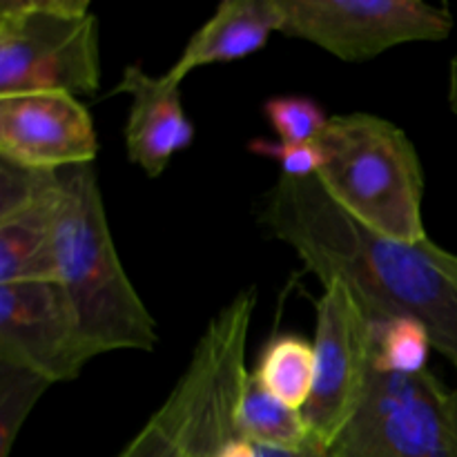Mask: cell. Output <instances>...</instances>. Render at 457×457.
Returning <instances> with one entry per match:
<instances>
[{"mask_svg":"<svg viewBox=\"0 0 457 457\" xmlns=\"http://www.w3.org/2000/svg\"><path fill=\"white\" fill-rule=\"evenodd\" d=\"M281 29L277 0H223L204 27L192 34L186 49L165 74L183 83L190 71L212 62L241 61L266 47Z\"/></svg>","mask_w":457,"mask_h":457,"instance_id":"obj_12","label":"cell"},{"mask_svg":"<svg viewBox=\"0 0 457 457\" xmlns=\"http://www.w3.org/2000/svg\"><path fill=\"white\" fill-rule=\"evenodd\" d=\"M98 154L92 114L65 92L0 96V159L45 172L92 165Z\"/></svg>","mask_w":457,"mask_h":457,"instance_id":"obj_10","label":"cell"},{"mask_svg":"<svg viewBox=\"0 0 457 457\" xmlns=\"http://www.w3.org/2000/svg\"><path fill=\"white\" fill-rule=\"evenodd\" d=\"M94 357L61 281L0 286V360L54 384L76 379Z\"/></svg>","mask_w":457,"mask_h":457,"instance_id":"obj_9","label":"cell"},{"mask_svg":"<svg viewBox=\"0 0 457 457\" xmlns=\"http://www.w3.org/2000/svg\"><path fill=\"white\" fill-rule=\"evenodd\" d=\"M262 223L288 244L321 284L346 286L370 324L413 317L457 369V277L431 239L402 244L361 226L317 177H281L266 195Z\"/></svg>","mask_w":457,"mask_h":457,"instance_id":"obj_1","label":"cell"},{"mask_svg":"<svg viewBox=\"0 0 457 457\" xmlns=\"http://www.w3.org/2000/svg\"><path fill=\"white\" fill-rule=\"evenodd\" d=\"M315 384L302 409L311 440L320 449L353 418L373 373V324L355 295L339 281L324 286L317 302Z\"/></svg>","mask_w":457,"mask_h":457,"instance_id":"obj_8","label":"cell"},{"mask_svg":"<svg viewBox=\"0 0 457 457\" xmlns=\"http://www.w3.org/2000/svg\"><path fill=\"white\" fill-rule=\"evenodd\" d=\"M449 103L451 110L457 114V56L451 62V74H449Z\"/></svg>","mask_w":457,"mask_h":457,"instance_id":"obj_23","label":"cell"},{"mask_svg":"<svg viewBox=\"0 0 457 457\" xmlns=\"http://www.w3.org/2000/svg\"><path fill=\"white\" fill-rule=\"evenodd\" d=\"M248 150L253 154L266 156L277 161L281 168V177L308 179L317 177L324 163L320 143H286L272 138H253L248 141Z\"/></svg>","mask_w":457,"mask_h":457,"instance_id":"obj_20","label":"cell"},{"mask_svg":"<svg viewBox=\"0 0 457 457\" xmlns=\"http://www.w3.org/2000/svg\"><path fill=\"white\" fill-rule=\"evenodd\" d=\"M47 386H52V382L40 375L0 360V457L12 453L27 415Z\"/></svg>","mask_w":457,"mask_h":457,"instance_id":"obj_17","label":"cell"},{"mask_svg":"<svg viewBox=\"0 0 457 457\" xmlns=\"http://www.w3.org/2000/svg\"><path fill=\"white\" fill-rule=\"evenodd\" d=\"M324 457H457V388L433 373L375 369L364 397Z\"/></svg>","mask_w":457,"mask_h":457,"instance_id":"obj_6","label":"cell"},{"mask_svg":"<svg viewBox=\"0 0 457 457\" xmlns=\"http://www.w3.org/2000/svg\"><path fill=\"white\" fill-rule=\"evenodd\" d=\"M101 85L98 18L87 0H4L0 4V96Z\"/></svg>","mask_w":457,"mask_h":457,"instance_id":"obj_5","label":"cell"},{"mask_svg":"<svg viewBox=\"0 0 457 457\" xmlns=\"http://www.w3.org/2000/svg\"><path fill=\"white\" fill-rule=\"evenodd\" d=\"M259 457H324V449L317 445H308L299 451L275 449V446H257Z\"/></svg>","mask_w":457,"mask_h":457,"instance_id":"obj_21","label":"cell"},{"mask_svg":"<svg viewBox=\"0 0 457 457\" xmlns=\"http://www.w3.org/2000/svg\"><path fill=\"white\" fill-rule=\"evenodd\" d=\"M440 259H442V263H445L446 270H449L453 277H457V254L449 253V250H445V248H440Z\"/></svg>","mask_w":457,"mask_h":457,"instance_id":"obj_24","label":"cell"},{"mask_svg":"<svg viewBox=\"0 0 457 457\" xmlns=\"http://www.w3.org/2000/svg\"><path fill=\"white\" fill-rule=\"evenodd\" d=\"M254 306L257 290L245 288L208 321L170 395L116 457H217L239 436Z\"/></svg>","mask_w":457,"mask_h":457,"instance_id":"obj_3","label":"cell"},{"mask_svg":"<svg viewBox=\"0 0 457 457\" xmlns=\"http://www.w3.org/2000/svg\"><path fill=\"white\" fill-rule=\"evenodd\" d=\"M112 94L129 96L125 120L128 161L150 179L161 177L174 154L195 141V125L183 110L181 83L168 74L152 76L143 67L128 65Z\"/></svg>","mask_w":457,"mask_h":457,"instance_id":"obj_11","label":"cell"},{"mask_svg":"<svg viewBox=\"0 0 457 457\" xmlns=\"http://www.w3.org/2000/svg\"><path fill=\"white\" fill-rule=\"evenodd\" d=\"M61 186V172H58ZM58 186L34 208L0 221V286L58 281L54 210Z\"/></svg>","mask_w":457,"mask_h":457,"instance_id":"obj_13","label":"cell"},{"mask_svg":"<svg viewBox=\"0 0 457 457\" xmlns=\"http://www.w3.org/2000/svg\"><path fill=\"white\" fill-rule=\"evenodd\" d=\"M58 186V172L22 168L0 159V221L34 208L52 196Z\"/></svg>","mask_w":457,"mask_h":457,"instance_id":"obj_19","label":"cell"},{"mask_svg":"<svg viewBox=\"0 0 457 457\" xmlns=\"http://www.w3.org/2000/svg\"><path fill=\"white\" fill-rule=\"evenodd\" d=\"M373 346L375 369L393 375H420L427 370L433 339L422 321L395 317L373 324Z\"/></svg>","mask_w":457,"mask_h":457,"instance_id":"obj_16","label":"cell"},{"mask_svg":"<svg viewBox=\"0 0 457 457\" xmlns=\"http://www.w3.org/2000/svg\"><path fill=\"white\" fill-rule=\"evenodd\" d=\"M217 457H259V451L257 445H253V442L245 440V437L237 436L219 451Z\"/></svg>","mask_w":457,"mask_h":457,"instance_id":"obj_22","label":"cell"},{"mask_svg":"<svg viewBox=\"0 0 457 457\" xmlns=\"http://www.w3.org/2000/svg\"><path fill=\"white\" fill-rule=\"evenodd\" d=\"M263 116L279 141L286 143H317L330 123L324 107L311 96L268 98L263 103Z\"/></svg>","mask_w":457,"mask_h":457,"instance_id":"obj_18","label":"cell"},{"mask_svg":"<svg viewBox=\"0 0 457 457\" xmlns=\"http://www.w3.org/2000/svg\"><path fill=\"white\" fill-rule=\"evenodd\" d=\"M253 373L277 400L302 411L315 384V348L297 335L272 337Z\"/></svg>","mask_w":457,"mask_h":457,"instance_id":"obj_15","label":"cell"},{"mask_svg":"<svg viewBox=\"0 0 457 457\" xmlns=\"http://www.w3.org/2000/svg\"><path fill=\"white\" fill-rule=\"evenodd\" d=\"M54 244L58 281L74 303L94 355L152 351L159 328L116 253L94 165L61 170Z\"/></svg>","mask_w":457,"mask_h":457,"instance_id":"obj_2","label":"cell"},{"mask_svg":"<svg viewBox=\"0 0 457 457\" xmlns=\"http://www.w3.org/2000/svg\"><path fill=\"white\" fill-rule=\"evenodd\" d=\"M237 431L257 446L299 451L308 445H315L302 411L290 409L288 404L277 400L254 373L245 379L239 415H237Z\"/></svg>","mask_w":457,"mask_h":457,"instance_id":"obj_14","label":"cell"},{"mask_svg":"<svg viewBox=\"0 0 457 457\" xmlns=\"http://www.w3.org/2000/svg\"><path fill=\"white\" fill-rule=\"evenodd\" d=\"M317 179L353 219L402 244H422L424 170L404 129L382 116H333L320 137Z\"/></svg>","mask_w":457,"mask_h":457,"instance_id":"obj_4","label":"cell"},{"mask_svg":"<svg viewBox=\"0 0 457 457\" xmlns=\"http://www.w3.org/2000/svg\"><path fill=\"white\" fill-rule=\"evenodd\" d=\"M279 34L308 40L348 62L369 61L404 43L445 40L449 7L422 0H277Z\"/></svg>","mask_w":457,"mask_h":457,"instance_id":"obj_7","label":"cell"}]
</instances>
